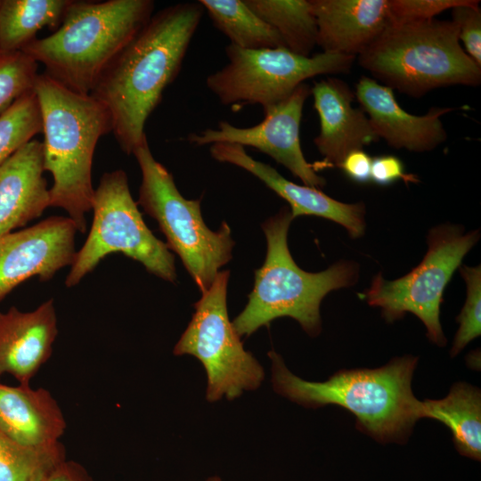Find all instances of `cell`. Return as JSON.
I'll return each mask as SVG.
<instances>
[{
    "mask_svg": "<svg viewBox=\"0 0 481 481\" xmlns=\"http://www.w3.org/2000/svg\"><path fill=\"white\" fill-rule=\"evenodd\" d=\"M43 143L31 140L0 165V236L40 217L50 207Z\"/></svg>",
    "mask_w": 481,
    "mask_h": 481,
    "instance_id": "d6986e66",
    "label": "cell"
},
{
    "mask_svg": "<svg viewBox=\"0 0 481 481\" xmlns=\"http://www.w3.org/2000/svg\"><path fill=\"white\" fill-rule=\"evenodd\" d=\"M269 24L290 52L305 57L317 45V24L310 0H244Z\"/></svg>",
    "mask_w": 481,
    "mask_h": 481,
    "instance_id": "cb8c5ba5",
    "label": "cell"
},
{
    "mask_svg": "<svg viewBox=\"0 0 481 481\" xmlns=\"http://www.w3.org/2000/svg\"><path fill=\"white\" fill-rule=\"evenodd\" d=\"M229 271L219 272L209 289L194 304L195 312L174 347V355H190L203 365L208 386L206 398L232 400L243 391L257 389L264 369L246 351L230 321L227 310Z\"/></svg>",
    "mask_w": 481,
    "mask_h": 481,
    "instance_id": "8fae6325",
    "label": "cell"
},
{
    "mask_svg": "<svg viewBox=\"0 0 481 481\" xmlns=\"http://www.w3.org/2000/svg\"><path fill=\"white\" fill-rule=\"evenodd\" d=\"M92 210L93 224L84 245L76 252L65 280L67 287L78 284L104 257L117 252L141 263L151 273L175 281L174 256L144 223L125 171L117 169L102 175L94 189Z\"/></svg>",
    "mask_w": 481,
    "mask_h": 481,
    "instance_id": "ba28073f",
    "label": "cell"
},
{
    "mask_svg": "<svg viewBox=\"0 0 481 481\" xmlns=\"http://www.w3.org/2000/svg\"><path fill=\"white\" fill-rule=\"evenodd\" d=\"M199 3L231 45L250 50L285 47L280 35L244 0H199Z\"/></svg>",
    "mask_w": 481,
    "mask_h": 481,
    "instance_id": "603a6c76",
    "label": "cell"
},
{
    "mask_svg": "<svg viewBox=\"0 0 481 481\" xmlns=\"http://www.w3.org/2000/svg\"><path fill=\"white\" fill-rule=\"evenodd\" d=\"M34 91L42 118L45 171L51 173L50 207L63 208L77 232H86L94 188L92 164L98 140L111 132L106 107L91 94L74 92L45 73Z\"/></svg>",
    "mask_w": 481,
    "mask_h": 481,
    "instance_id": "3957f363",
    "label": "cell"
},
{
    "mask_svg": "<svg viewBox=\"0 0 481 481\" xmlns=\"http://www.w3.org/2000/svg\"><path fill=\"white\" fill-rule=\"evenodd\" d=\"M357 58L373 79L414 98L481 82V66L463 50L451 20L390 23Z\"/></svg>",
    "mask_w": 481,
    "mask_h": 481,
    "instance_id": "8992f818",
    "label": "cell"
},
{
    "mask_svg": "<svg viewBox=\"0 0 481 481\" xmlns=\"http://www.w3.org/2000/svg\"><path fill=\"white\" fill-rule=\"evenodd\" d=\"M1 1H2V0H0V4H1Z\"/></svg>",
    "mask_w": 481,
    "mask_h": 481,
    "instance_id": "e575fe53",
    "label": "cell"
},
{
    "mask_svg": "<svg viewBox=\"0 0 481 481\" xmlns=\"http://www.w3.org/2000/svg\"><path fill=\"white\" fill-rule=\"evenodd\" d=\"M311 94L320 121L314 143L326 167H338L348 152L379 140L364 111L353 107L355 94L345 81L322 79L311 87Z\"/></svg>",
    "mask_w": 481,
    "mask_h": 481,
    "instance_id": "2e32d148",
    "label": "cell"
},
{
    "mask_svg": "<svg viewBox=\"0 0 481 481\" xmlns=\"http://www.w3.org/2000/svg\"><path fill=\"white\" fill-rule=\"evenodd\" d=\"M468 0H389L391 23L424 21Z\"/></svg>",
    "mask_w": 481,
    "mask_h": 481,
    "instance_id": "f546056e",
    "label": "cell"
},
{
    "mask_svg": "<svg viewBox=\"0 0 481 481\" xmlns=\"http://www.w3.org/2000/svg\"><path fill=\"white\" fill-rule=\"evenodd\" d=\"M42 132V118L34 88L0 116V165Z\"/></svg>",
    "mask_w": 481,
    "mask_h": 481,
    "instance_id": "484cf974",
    "label": "cell"
},
{
    "mask_svg": "<svg viewBox=\"0 0 481 481\" xmlns=\"http://www.w3.org/2000/svg\"><path fill=\"white\" fill-rule=\"evenodd\" d=\"M133 155L142 172L137 205L158 222L167 248L179 256L201 293L207 291L232 258L234 241L229 225L223 222L216 232L207 226L200 200L180 193L172 174L153 157L147 137Z\"/></svg>",
    "mask_w": 481,
    "mask_h": 481,
    "instance_id": "52a82bcc",
    "label": "cell"
},
{
    "mask_svg": "<svg viewBox=\"0 0 481 481\" xmlns=\"http://www.w3.org/2000/svg\"><path fill=\"white\" fill-rule=\"evenodd\" d=\"M467 284V298L456 320L460 323L455 335L451 355H457L470 341L481 333V268L480 265L460 266Z\"/></svg>",
    "mask_w": 481,
    "mask_h": 481,
    "instance_id": "83f0119b",
    "label": "cell"
},
{
    "mask_svg": "<svg viewBox=\"0 0 481 481\" xmlns=\"http://www.w3.org/2000/svg\"><path fill=\"white\" fill-rule=\"evenodd\" d=\"M66 428L63 412L47 389L0 381V429L12 440L29 448L50 447L61 443Z\"/></svg>",
    "mask_w": 481,
    "mask_h": 481,
    "instance_id": "ffe728a7",
    "label": "cell"
},
{
    "mask_svg": "<svg viewBox=\"0 0 481 481\" xmlns=\"http://www.w3.org/2000/svg\"><path fill=\"white\" fill-rule=\"evenodd\" d=\"M420 418H430L450 429L457 451L463 456L481 459V393L465 383H455L442 399L420 403Z\"/></svg>",
    "mask_w": 481,
    "mask_h": 481,
    "instance_id": "44dd1931",
    "label": "cell"
},
{
    "mask_svg": "<svg viewBox=\"0 0 481 481\" xmlns=\"http://www.w3.org/2000/svg\"><path fill=\"white\" fill-rule=\"evenodd\" d=\"M322 52L360 55L391 23L389 0H310Z\"/></svg>",
    "mask_w": 481,
    "mask_h": 481,
    "instance_id": "ac0fdd59",
    "label": "cell"
},
{
    "mask_svg": "<svg viewBox=\"0 0 481 481\" xmlns=\"http://www.w3.org/2000/svg\"><path fill=\"white\" fill-rule=\"evenodd\" d=\"M207 481H221V478L218 477H210Z\"/></svg>",
    "mask_w": 481,
    "mask_h": 481,
    "instance_id": "836d02e7",
    "label": "cell"
},
{
    "mask_svg": "<svg viewBox=\"0 0 481 481\" xmlns=\"http://www.w3.org/2000/svg\"><path fill=\"white\" fill-rule=\"evenodd\" d=\"M310 95V86L302 83L288 98L265 110V118L257 125L238 127L222 120L217 128L190 133L186 140L195 146L229 143L255 148L284 166L305 185L322 188L326 181L317 174V169L326 166L322 161L307 162L300 143L303 108Z\"/></svg>",
    "mask_w": 481,
    "mask_h": 481,
    "instance_id": "7c38bea8",
    "label": "cell"
},
{
    "mask_svg": "<svg viewBox=\"0 0 481 481\" xmlns=\"http://www.w3.org/2000/svg\"><path fill=\"white\" fill-rule=\"evenodd\" d=\"M209 152L214 159L241 167L261 180L289 204L293 218L299 216H321L344 226L352 238L364 233L363 203L340 202L317 188L290 182L270 165L250 157L239 144L216 143L210 145Z\"/></svg>",
    "mask_w": 481,
    "mask_h": 481,
    "instance_id": "9a60e30c",
    "label": "cell"
},
{
    "mask_svg": "<svg viewBox=\"0 0 481 481\" xmlns=\"http://www.w3.org/2000/svg\"><path fill=\"white\" fill-rule=\"evenodd\" d=\"M65 459L61 443L50 447L29 448L0 429V481H43Z\"/></svg>",
    "mask_w": 481,
    "mask_h": 481,
    "instance_id": "d4e9b609",
    "label": "cell"
},
{
    "mask_svg": "<svg viewBox=\"0 0 481 481\" xmlns=\"http://www.w3.org/2000/svg\"><path fill=\"white\" fill-rule=\"evenodd\" d=\"M58 334L53 298L35 310L15 306L0 312V376L12 375L20 385H29L48 361Z\"/></svg>",
    "mask_w": 481,
    "mask_h": 481,
    "instance_id": "e0dca14e",
    "label": "cell"
},
{
    "mask_svg": "<svg viewBox=\"0 0 481 481\" xmlns=\"http://www.w3.org/2000/svg\"><path fill=\"white\" fill-rule=\"evenodd\" d=\"M44 480V479H43Z\"/></svg>",
    "mask_w": 481,
    "mask_h": 481,
    "instance_id": "d590c367",
    "label": "cell"
},
{
    "mask_svg": "<svg viewBox=\"0 0 481 481\" xmlns=\"http://www.w3.org/2000/svg\"><path fill=\"white\" fill-rule=\"evenodd\" d=\"M479 1L452 8V22L457 27L459 40L464 44L467 54L481 66V9Z\"/></svg>",
    "mask_w": 481,
    "mask_h": 481,
    "instance_id": "f1b7e54d",
    "label": "cell"
},
{
    "mask_svg": "<svg viewBox=\"0 0 481 481\" xmlns=\"http://www.w3.org/2000/svg\"><path fill=\"white\" fill-rule=\"evenodd\" d=\"M292 217L283 207L262 224L267 251L263 265L255 271V281L249 300L232 325L240 336H249L272 321L289 316L299 322L310 336L321 332L320 306L330 291L356 283L359 268L354 261H338L319 273L302 270L288 247V232Z\"/></svg>",
    "mask_w": 481,
    "mask_h": 481,
    "instance_id": "5b68a950",
    "label": "cell"
},
{
    "mask_svg": "<svg viewBox=\"0 0 481 481\" xmlns=\"http://www.w3.org/2000/svg\"><path fill=\"white\" fill-rule=\"evenodd\" d=\"M37 62L23 51L0 52V116L34 88Z\"/></svg>",
    "mask_w": 481,
    "mask_h": 481,
    "instance_id": "4316f807",
    "label": "cell"
},
{
    "mask_svg": "<svg viewBox=\"0 0 481 481\" xmlns=\"http://www.w3.org/2000/svg\"><path fill=\"white\" fill-rule=\"evenodd\" d=\"M204 12L197 1L153 13L90 94L106 107L111 132L126 154H133L147 137L146 121L178 76Z\"/></svg>",
    "mask_w": 481,
    "mask_h": 481,
    "instance_id": "6da1fadb",
    "label": "cell"
},
{
    "mask_svg": "<svg viewBox=\"0 0 481 481\" xmlns=\"http://www.w3.org/2000/svg\"><path fill=\"white\" fill-rule=\"evenodd\" d=\"M228 63L206 78L218 101L233 110L260 105L263 110L286 98L308 78L350 71L355 57L322 52L305 57L285 47L243 49L229 44Z\"/></svg>",
    "mask_w": 481,
    "mask_h": 481,
    "instance_id": "9c48e42d",
    "label": "cell"
},
{
    "mask_svg": "<svg viewBox=\"0 0 481 481\" xmlns=\"http://www.w3.org/2000/svg\"><path fill=\"white\" fill-rule=\"evenodd\" d=\"M398 180H404L405 183L418 182L414 175L404 172V166L397 157L382 155L372 159L371 182L387 186Z\"/></svg>",
    "mask_w": 481,
    "mask_h": 481,
    "instance_id": "4dcf8cb0",
    "label": "cell"
},
{
    "mask_svg": "<svg viewBox=\"0 0 481 481\" xmlns=\"http://www.w3.org/2000/svg\"><path fill=\"white\" fill-rule=\"evenodd\" d=\"M372 158L363 149L348 152L338 167L352 181L358 183L371 182Z\"/></svg>",
    "mask_w": 481,
    "mask_h": 481,
    "instance_id": "1f68e13d",
    "label": "cell"
},
{
    "mask_svg": "<svg viewBox=\"0 0 481 481\" xmlns=\"http://www.w3.org/2000/svg\"><path fill=\"white\" fill-rule=\"evenodd\" d=\"M43 481H94L83 465L66 459L56 465Z\"/></svg>",
    "mask_w": 481,
    "mask_h": 481,
    "instance_id": "d6a6232c",
    "label": "cell"
},
{
    "mask_svg": "<svg viewBox=\"0 0 481 481\" xmlns=\"http://www.w3.org/2000/svg\"><path fill=\"white\" fill-rule=\"evenodd\" d=\"M151 0H70L61 25L22 51L67 88L90 94L102 73L153 15Z\"/></svg>",
    "mask_w": 481,
    "mask_h": 481,
    "instance_id": "277c9868",
    "label": "cell"
},
{
    "mask_svg": "<svg viewBox=\"0 0 481 481\" xmlns=\"http://www.w3.org/2000/svg\"><path fill=\"white\" fill-rule=\"evenodd\" d=\"M77 232L69 216H51L0 236V300L29 278L46 281L71 265Z\"/></svg>",
    "mask_w": 481,
    "mask_h": 481,
    "instance_id": "4fadbf2b",
    "label": "cell"
},
{
    "mask_svg": "<svg viewBox=\"0 0 481 481\" xmlns=\"http://www.w3.org/2000/svg\"><path fill=\"white\" fill-rule=\"evenodd\" d=\"M275 392L306 407H343L356 426L379 442L405 441L420 418V403L412 390L418 358L395 357L377 369L342 370L323 382L294 375L281 356L270 351Z\"/></svg>",
    "mask_w": 481,
    "mask_h": 481,
    "instance_id": "7a4b0ae2",
    "label": "cell"
},
{
    "mask_svg": "<svg viewBox=\"0 0 481 481\" xmlns=\"http://www.w3.org/2000/svg\"><path fill=\"white\" fill-rule=\"evenodd\" d=\"M70 0H2L0 52H16L34 41L43 28L56 30Z\"/></svg>",
    "mask_w": 481,
    "mask_h": 481,
    "instance_id": "7402d4cb",
    "label": "cell"
},
{
    "mask_svg": "<svg viewBox=\"0 0 481 481\" xmlns=\"http://www.w3.org/2000/svg\"><path fill=\"white\" fill-rule=\"evenodd\" d=\"M479 232H464L455 224L433 227L428 234V251L410 273L387 281L377 274L364 297L371 306L381 308L383 318L392 322L406 313L415 314L425 325L428 339L444 346L446 338L440 323L444 289L463 257L479 240Z\"/></svg>",
    "mask_w": 481,
    "mask_h": 481,
    "instance_id": "30bf717a",
    "label": "cell"
},
{
    "mask_svg": "<svg viewBox=\"0 0 481 481\" xmlns=\"http://www.w3.org/2000/svg\"><path fill=\"white\" fill-rule=\"evenodd\" d=\"M355 94L375 135L392 148L429 151L447 138L441 117L452 109L433 107L422 116L410 114L399 105L393 89L365 76L357 82Z\"/></svg>",
    "mask_w": 481,
    "mask_h": 481,
    "instance_id": "5bb4252c",
    "label": "cell"
}]
</instances>
